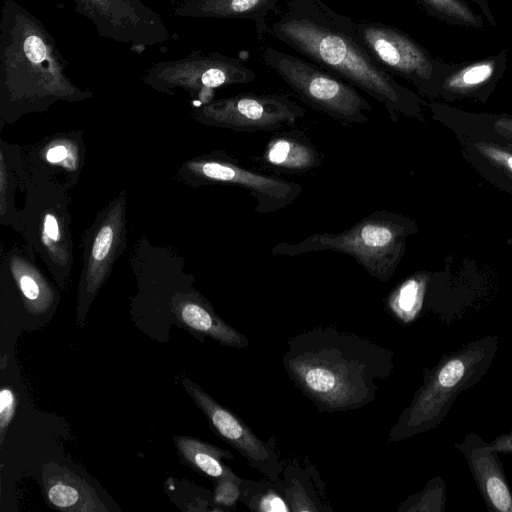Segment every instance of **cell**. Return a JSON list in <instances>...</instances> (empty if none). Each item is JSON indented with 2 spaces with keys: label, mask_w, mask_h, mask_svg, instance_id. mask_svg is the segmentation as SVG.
<instances>
[{
  "label": "cell",
  "mask_w": 512,
  "mask_h": 512,
  "mask_svg": "<svg viewBox=\"0 0 512 512\" xmlns=\"http://www.w3.org/2000/svg\"><path fill=\"white\" fill-rule=\"evenodd\" d=\"M393 352L334 326L291 337L282 358L286 374L320 412L360 409L374 401L378 382L393 371Z\"/></svg>",
  "instance_id": "obj_1"
},
{
  "label": "cell",
  "mask_w": 512,
  "mask_h": 512,
  "mask_svg": "<svg viewBox=\"0 0 512 512\" xmlns=\"http://www.w3.org/2000/svg\"><path fill=\"white\" fill-rule=\"evenodd\" d=\"M267 34L381 103L392 121L410 96L358 41L353 18L323 0H283L270 13Z\"/></svg>",
  "instance_id": "obj_2"
},
{
  "label": "cell",
  "mask_w": 512,
  "mask_h": 512,
  "mask_svg": "<svg viewBox=\"0 0 512 512\" xmlns=\"http://www.w3.org/2000/svg\"><path fill=\"white\" fill-rule=\"evenodd\" d=\"M68 62L43 23L16 0L0 14V92L3 105L46 106L91 96L67 76Z\"/></svg>",
  "instance_id": "obj_3"
},
{
  "label": "cell",
  "mask_w": 512,
  "mask_h": 512,
  "mask_svg": "<svg viewBox=\"0 0 512 512\" xmlns=\"http://www.w3.org/2000/svg\"><path fill=\"white\" fill-rule=\"evenodd\" d=\"M498 346L496 335H486L444 355L432 369L425 370L421 386L389 430V442L403 441L437 427L456 398L485 376Z\"/></svg>",
  "instance_id": "obj_4"
},
{
  "label": "cell",
  "mask_w": 512,
  "mask_h": 512,
  "mask_svg": "<svg viewBox=\"0 0 512 512\" xmlns=\"http://www.w3.org/2000/svg\"><path fill=\"white\" fill-rule=\"evenodd\" d=\"M408 234L399 215L378 210L340 233H314L298 243L280 242L272 256L295 257L311 252L332 251L351 256L371 276L386 283L394 274Z\"/></svg>",
  "instance_id": "obj_5"
},
{
  "label": "cell",
  "mask_w": 512,
  "mask_h": 512,
  "mask_svg": "<svg viewBox=\"0 0 512 512\" xmlns=\"http://www.w3.org/2000/svg\"><path fill=\"white\" fill-rule=\"evenodd\" d=\"M263 65L279 77L305 104L342 125L369 121L372 105L351 84L303 58L271 46L259 49Z\"/></svg>",
  "instance_id": "obj_6"
},
{
  "label": "cell",
  "mask_w": 512,
  "mask_h": 512,
  "mask_svg": "<svg viewBox=\"0 0 512 512\" xmlns=\"http://www.w3.org/2000/svg\"><path fill=\"white\" fill-rule=\"evenodd\" d=\"M201 123L238 132H276L292 126L306 110L289 93H241L210 101L193 111Z\"/></svg>",
  "instance_id": "obj_7"
},
{
  "label": "cell",
  "mask_w": 512,
  "mask_h": 512,
  "mask_svg": "<svg viewBox=\"0 0 512 512\" xmlns=\"http://www.w3.org/2000/svg\"><path fill=\"white\" fill-rule=\"evenodd\" d=\"M89 19L98 36L126 44L141 54L171 37L163 18L141 0H69Z\"/></svg>",
  "instance_id": "obj_8"
},
{
  "label": "cell",
  "mask_w": 512,
  "mask_h": 512,
  "mask_svg": "<svg viewBox=\"0 0 512 512\" xmlns=\"http://www.w3.org/2000/svg\"><path fill=\"white\" fill-rule=\"evenodd\" d=\"M256 74L243 61L218 52L193 51L188 55L156 62L143 81L165 93L182 89L188 92L254 82Z\"/></svg>",
  "instance_id": "obj_9"
},
{
  "label": "cell",
  "mask_w": 512,
  "mask_h": 512,
  "mask_svg": "<svg viewBox=\"0 0 512 512\" xmlns=\"http://www.w3.org/2000/svg\"><path fill=\"white\" fill-rule=\"evenodd\" d=\"M186 169L198 184H225L247 190L256 201L255 211L260 214L286 208L302 193L300 184L255 171L222 152L189 161Z\"/></svg>",
  "instance_id": "obj_10"
},
{
  "label": "cell",
  "mask_w": 512,
  "mask_h": 512,
  "mask_svg": "<svg viewBox=\"0 0 512 512\" xmlns=\"http://www.w3.org/2000/svg\"><path fill=\"white\" fill-rule=\"evenodd\" d=\"M182 384L220 438L266 478L281 480L284 465L273 442L259 438L236 414L219 404L194 381L184 377Z\"/></svg>",
  "instance_id": "obj_11"
},
{
  "label": "cell",
  "mask_w": 512,
  "mask_h": 512,
  "mask_svg": "<svg viewBox=\"0 0 512 512\" xmlns=\"http://www.w3.org/2000/svg\"><path fill=\"white\" fill-rule=\"evenodd\" d=\"M353 22L361 46L390 75L414 81L430 78L433 67L426 53L405 33L373 20Z\"/></svg>",
  "instance_id": "obj_12"
},
{
  "label": "cell",
  "mask_w": 512,
  "mask_h": 512,
  "mask_svg": "<svg viewBox=\"0 0 512 512\" xmlns=\"http://www.w3.org/2000/svg\"><path fill=\"white\" fill-rule=\"evenodd\" d=\"M124 198L111 207L101 221L92 239L79 285L78 317L81 327L90 304L104 283L108 272L119 254L124 236Z\"/></svg>",
  "instance_id": "obj_13"
},
{
  "label": "cell",
  "mask_w": 512,
  "mask_h": 512,
  "mask_svg": "<svg viewBox=\"0 0 512 512\" xmlns=\"http://www.w3.org/2000/svg\"><path fill=\"white\" fill-rule=\"evenodd\" d=\"M456 449L464 456L477 489L490 511L512 512V490L499 452L476 433H468Z\"/></svg>",
  "instance_id": "obj_14"
},
{
  "label": "cell",
  "mask_w": 512,
  "mask_h": 512,
  "mask_svg": "<svg viewBox=\"0 0 512 512\" xmlns=\"http://www.w3.org/2000/svg\"><path fill=\"white\" fill-rule=\"evenodd\" d=\"M283 0H171L175 15L191 19L253 21L258 40L267 34L270 13Z\"/></svg>",
  "instance_id": "obj_15"
},
{
  "label": "cell",
  "mask_w": 512,
  "mask_h": 512,
  "mask_svg": "<svg viewBox=\"0 0 512 512\" xmlns=\"http://www.w3.org/2000/svg\"><path fill=\"white\" fill-rule=\"evenodd\" d=\"M43 490L49 504L67 512H104L108 508L83 478L58 463L42 467Z\"/></svg>",
  "instance_id": "obj_16"
},
{
  "label": "cell",
  "mask_w": 512,
  "mask_h": 512,
  "mask_svg": "<svg viewBox=\"0 0 512 512\" xmlns=\"http://www.w3.org/2000/svg\"><path fill=\"white\" fill-rule=\"evenodd\" d=\"M172 312L183 327L210 337L219 344L235 348H243L249 344L247 337L223 320L201 295L175 297L172 301Z\"/></svg>",
  "instance_id": "obj_17"
},
{
  "label": "cell",
  "mask_w": 512,
  "mask_h": 512,
  "mask_svg": "<svg viewBox=\"0 0 512 512\" xmlns=\"http://www.w3.org/2000/svg\"><path fill=\"white\" fill-rule=\"evenodd\" d=\"M260 160L265 167L285 173H307L322 165V156L316 146L296 130L271 136Z\"/></svg>",
  "instance_id": "obj_18"
},
{
  "label": "cell",
  "mask_w": 512,
  "mask_h": 512,
  "mask_svg": "<svg viewBox=\"0 0 512 512\" xmlns=\"http://www.w3.org/2000/svg\"><path fill=\"white\" fill-rule=\"evenodd\" d=\"M174 444L180 457L198 472L215 480L235 475L222 462L223 459H233L229 451L188 436L174 437Z\"/></svg>",
  "instance_id": "obj_19"
},
{
  "label": "cell",
  "mask_w": 512,
  "mask_h": 512,
  "mask_svg": "<svg viewBox=\"0 0 512 512\" xmlns=\"http://www.w3.org/2000/svg\"><path fill=\"white\" fill-rule=\"evenodd\" d=\"M317 472V471H316ZM297 464L284 466L283 476L288 504L293 512H323L331 508L318 495L312 480L318 475Z\"/></svg>",
  "instance_id": "obj_20"
},
{
  "label": "cell",
  "mask_w": 512,
  "mask_h": 512,
  "mask_svg": "<svg viewBox=\"0 0 512 512\" xmlns=\"http://www.w3.org/2000/svg\"><path fill=\"white\" fill-rule=\"evenodd\" d=\"M240 502L257 512H291L284 481L242 479Z\"/></svg>",
  "instance_id": "obj_21"
},
{
  "label": "cell",
  "mask_w": 512,
  "mask_h": 512,
  "mask_svg": "<svg viewBox=\"0 0 512 512\" xmlns=\"http://www.w3.org/2000/svg\"><path fill=\"white\" fill-rule=\"evenodd\" d=\"M11 267L26 310L33 315L46 312L54 301V293L49 284L28 264L15 262Z\"/></svg>",
  "instance_id": "obj_22"
},
{
  "label": "cell",
  "mask_w": 512,
  "mask_h": 512,
  "mask_svg": "<svg viewBox=\"0 0 512 512\" xmlns=\"http://www.w3.org/2000/svg\"><path fill=\"white\" fill-rule=\"evenodd\" d=\"M446 501L445 482L437 476L429 480L420 492L409 496L397 510L405 512H443Z\"/></svg>",
  "instance_id": "obj_23"
},
{
  "label": "cell",
  "mask_w": 512,
  "mask_h": 512,
  "mask_svg": "<svg viewBox=\"0 0 512 512\" xmlns=\"http://www.w3.org/2000/svg\"><path fill=\"white\" fill-rule=\"evenodd\" d=\"M241 477L237 474L216 480L213 502L216 506L233 508L240 499Z\"/></svg>",
  "instance_id": "obj_24"
},
{
  "label": "cell",
  "mask_w": 512,
  "mask_h": 512,
  "mask_svg": "<svg viewBox=\"0 0 512 512\" xmlns=\"http://www.w3.org/2000/svg\"><path fill=\"white\" fill-rule=\"evenodd\" d=\"M17 395L9 386L0 391V444H3L8 429L17 409Z\"/></svg>",
  "instance_id": "obj_25"
},
{
  "label": "cell",
  "mask_w": 512,
  "mask_h": 512,
  "mask_svg": "<svg viewBox=\"0 0 512 512\" xmlns=\"http://www.w3.org/2000/svg\"><path fill=\"white\" fill-rule=\"evenodd\" d=\"M61 229L57 217L52 213H47L43 219L42 240L54 250L55 245L61 242Z\"/></svg>",
  "instance_id": "obj_26"
},
{
  "label": "cell",
  "mask_w": 512,
  "mask_h": 512,
  "mask_svg": "<svg viewBox=\"0 0 512 512\" xmlns=\"http://www.w3.org/2000/svg\"><path fill=\"white\" fill-rule=\"evenodd\" d=\"M492 73L489 64L475 65L468 68L462 75L461 81L466 85H476L485 81Z\"/></svg>",
  "instance_id": "obj_27"
},
{
  "label": "cell",
  "mask_w": 512,
  "mask_h": 512,
  "mask_svg": "<svg viewBox=\"0 0 512 512\" xmlns=\"http://www.w3.org/2000/svg\"><path fill=\"white\" fill-rule=\"evenodd\" d=\"M478 150L489 159L505 165L512 171V154L487 144H477Z\"/></svg>",
  "instance_id": "obj_28"
},
{
  "label": "cell",
  "mask_w": 512,
  "mask_h": 512,
  "mask_svg": "<svg viewBox=\"0 0 512 512\" xmlns=\"http://www.w3.org/2000/svg\"><path fill=\"white\" fill-rule=\"evenodd\" d=\"M490 444L500 454L512 456V429L494 438Z\"/></svg>",
  "instance_id": "obj_29"
},
{
  "label": "cell",
  "mask_w": 512,
  "mask_h": 512,
  "mask_svg": "<svg viewBox=\"0 0 512 512\" xmlns=\"http://www.w3.org/2000/svg\"><path fill=\"white\" fill-rule=\"evenodd\" d=\"M69 156V149L64 144L51 146L46 152V159L50 163H61Z\"/></svg>",
  "instance_id": "obj_30"
},
{
  "label": "cell",
  "mask_w": 512,
  "mask_h": 512,
  "mask_svg": "<svg viewBox=\"0 0 512 512\" xmlns=\"http://www.w3.org/2000/svg\"><path fill=\"white\" fill-rule=\"evenodd\" d=\"M497 132L504 136H512V119H501L495 123Z\"/></svg>",
  "instance_id": "obj_31"
}]
</instances>
